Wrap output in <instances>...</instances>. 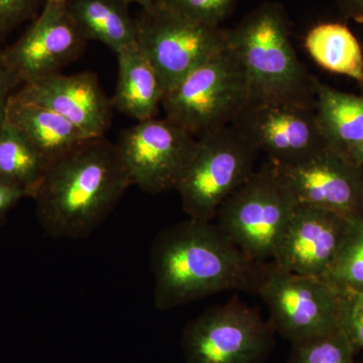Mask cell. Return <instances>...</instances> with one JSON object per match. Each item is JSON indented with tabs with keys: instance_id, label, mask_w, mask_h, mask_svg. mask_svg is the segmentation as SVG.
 <instances>
[{
	"instance_id": "cell-33",
	"label": "cell",
	"mask_w": 363,
	"mask_h": 363,
	"mask_svg": "<svg viewBox=\"0 0 363 363\" xmlns=\"http://www.w3.org/2000/svg\"><path fill=\"white\" fill-rule=\"evenodd\" d=\"M360 215L363 216V196H362V211H360Z\"/></svg>"
},
{
	"instance_id": "cell-12",
	"label": "cell",
	"mask_w": 363,
	"mask_h": 363,
	"mask_svg": "<svg viewBox=\"0 0 363 363\" xmlns=\"http://www.w3.org/2000/svg\"><path fill=\"white\" fill-rule=\"evenodd\" d=\"M87 44L65 6L45 4L40 16L0 58L16 88L39 80L77 60Z\"/></svg>"
},
{
	"instance_id": "cell-27",
	"label": "cell",
	"mask_w": 363,
	"mask_h": 363,
	"mask_svg": "<svg viewBox=\"0 0 363 363\" xmlns=\"http://www.w3.org/2000/svg\"><path fill=\"white\" fill-rule=\"evenodd\" d=\"M26 197L28 196L25 191L0 179V224L6 220L9 211Z\"/></svg>"
},
{
	"instance_id": "cell-23",
	"label": "cell",
	"mask_w": 363,
	"mask_h": 363,
	"mask_svg": "<svg viewBox=\"0 0 363 363\" xmlns=\"http://www.w3.org/2000/svg\"><path fill=\"white\" fill-rule=\"evenodd\" d=\"M355 351L340 330L292 344L286 363H354Z\"/></svg>"
},
{
	"instance_id": "cell-30",
	"label": "cell",
	"mask_w": 363,
	"mask_h": 363,
	"mask_svg": "<svg viewBox=\"0 0 363 363\" xmlns=\"http://www.w3.org/2000/svg\"><path fill=\"white\" fill-rule=\"evenodd\" d=\"M125 1L130 4H138V6H142V9H147V7L154 6L159 0H125Z\"/></svg>"
},
{
	"instance_id": "cell-29",
	"label": "cell",
	"mask_w": 363,
	"mask_h": 363,
	"mask_svg": "<svg viewBox=\"0 0 363 363\" xmlns=\"http://www.w3.org/2000/svg\"><path fill=\"white\" fill-rule=\"evenodd\" d=\"M347 18L363 23V0H336Z\"/></svg>"
},
{
	"instance_id": "cell-13",
	"label": "cell",
	"mask_w": 363,
	"mask_h": 363,
	"mask_svg": "<svg viewBox=\"0 0 363 363\" xmlns=\"http://www.w3.org/2000/svg\"><path fill=\"white\" fill-rule=\"evenodd\" d=\"M350 217L298 204L272 262L283 271L327 279L347 233Z\"/></svg>"
},
{
	"instance_id": "cell-1",
	"label": "cell",
	"mask_w": 363,
	"mask_h": 363,
	"mask_svg": "<svg viewBox=\"0 0 363 363\" xmlns=\"http://www.w3.org/2000/svg\"><path fill=\"white\" fill-rule=\"evenodd\" d=\"M267 264L250 259L213 222L188 218L152 241L155 307L167 311L225 291L257 293Z\"/></svg>"
},
{
	"instance_id": "cell-32",
	"label": "cell",
	"mask_w": 363,
	"mask_h": 363,
	"mask_svg": "<svg viewBox=\"0 0 363 363\" xmlns=\"http://www.w3.org/2000/svg\"><path fill=\"white\" fill-rule=\"evenodd\" d=\"M357 168L363 169V149L362 152H360L359 157H358L357 161Z\"/></svg>"
},
{
	"instance_id": "cell-18",
	"label": "cell",
	"mask_w": 363,
	"mask_h": 363,
	"mask_svg": "<svg viewBox=\"0 0 363 363\" xmlns=\"http://www.w3.org/2000/svg\"><path fill=\"white\" fill-rule=\"evenodd\" d=\"M116 55L118 79L111 98L113 108L138 121L154 118L164 97L156 70L138 44Z\"/></svg>"
},
{
	"instance_id": "cell-20",
	"label": "cell",
	"mask_w": 363,
	"mask_h": 363,
	"mask_svg": "<svg viewBox=\"0 0 363 363\" xmlns=\"http://www.w3.org/2000/svg\"><path fill=\"white\" fill-rule=\"evenodd\" d=\"M305 48L325 70L347 76L363 85L362 47L347 26L338 23H319L306 35Z\"/></svg>"
},
{
	"instance_id": "cell-22",
	"label": "cell",
	"mask_w": 363,
	"mask_h": 363,
	"mask_svg": "<svg viewBox=\"0 0 363 363\" xmlns=\"http://www.w3.org/2000/svg\"><path fill=\"white\" fill-rule=\"evenodd\" d=\"M327 279L341 289L363 290V216L350 217V227Z\"/></svg>"
},
{
	"instance_id": "cell-28",
	"label": "cell",
	"mask_w": 363,
	"mask_h": 363,
	"mask_svg": "<svg viewBox=\"0 0 363 363\" xmlns=\"http://www.w3.org/2000/svg\"><path fill=\"white\" fill-rule=\"evenodd\" d=\"M16 86L0 58V128L6 123L7 105L9 98L16 92Z\"/></svg>"
},
{
	"instance_id": "cell-16",
	"label": "cell",
	"mask_w": 363,
	"mask_h": 363,
	"mask_svg": "<svg viewBox=\"0 0 363 363\" xmlns=\"http://www.w3.org/2000/svg\"><path fill=\"white\" fill-rule=\"evenodd\" d=\"M6 121L37 150L48 168L81 143L93 138L57 112L21 101L13 95L7 105Z\"/></svg>"
},
{
	"instance_id": "cell-4",
	"label": "cell",
	"mask_w": 363,
	"mask_h": 363,
	"mask_svg": "<svg viewBox=\"0 0 363 363\" xmlns=\"http://www.w3.org/2000/svg\"><path fill=\"white\" fill-rule=\"evenodd\" d=\"M297 206L276 164L267 161L222 203L215 224L250 259L267 262Z\"/></svg>"
},
{
	"instance_id": "cell-24",
	"label": "cell",
	"mask_w": 363,
	"mask_h": 363,
	"mask_svg": "<svg viewBox=\"0 0 363 363\" xmlns=\"http://www.w3.org/2000/svg\"><path fill=\"white\" fill-rule=\"evenodd\" d=\"M176 13L205 25L220 26L238 0H159Z\"/></svg>"
},
{
	"instance_id": "cell-3",
	"label": "cell",
	"mask_w": 363,
	"mask_h": 363,
	"mask_svg": "<svg viewBox=\"0 0 363 363\" xmlns=\"http://www.w3.org/2000/svg\"><path fill=\"white\" fill-rule=\"evenodd\" d=\"M228 47L247 78L250 104L297 101L316 104V79L294 50L285 9L264 2L229 30Z\"/></svg>"
},
{
	"instance_id": "cell-26",
	"label": "cell",
	"mask_w": 363,
	"mask_h": 363,
	"mask_svg": "<svg viewBox=\"0 0 363 363\" xmlns=\"http://www.w3.org/2000/svg\"><path fill=\"white\" fill-rule=\"evenodd\" d=\"M47 0H0V48L7 37L40 16Z\"/></svg>"
},
{
	"instance_id": "cell-14",
	"label": "cell",
	"mask_w": 363,
	"mask_h": 363,
	"mask_svg": "<svg viewBox=\"0 0 363 363\" xmlns=\"http://www.w3.org/2000/svg\"><path fill=\"white\" fill-rule=\"evenodd\" d=\"M277 168L298 204L345 216L360 215L363 169L333 150L326 149L296 166Z\"/></svg>"
},
{
	"instance_id": "cell-25",
	"label": "cell",
	"mask_w": 363,
	"mask_h": 363,
	"mask_svg": "<svg viewBox=\"0 0 363 363\" xmlns=\"http://www.w3.org/2000/svg\"><path fill=\"white\" fill-rule=\"evenodd\" d=\"M339 330L347 337L355 352L363 348V290L342 289Z\"/></svg>"
},
{
	"instance_id": "cell-10",
	"label": "cell",
	"mask_w": 363,
	"mask_h": 363,
	"mask_svg": "<svg viewBox=\"0 0 363 363\" xmlns=\"http://www.w3.org/2000/svg\"><path fill=\"white\" fill-rule=\"evenodd\" d=\"M233 125L278 167L302 164L329 149L316 113V104L271 101L250 104Z\"/></svg>"
},
{
	"instance_id": "cell-19",
	"label": "cell",
	"mask_w": 363,
	"mask_h": 363,
	"mask_svg": "<svg viewBox=\"0 0 363 363\" xmlns=\"http://www.w3.org/2000/svg\"><path fill=\"white\" fill-rule=\"evenodd\" d=\"M125 0H66L65 9L86 40H97L116 54L136 43L135 18Z\"/></svg>"
},
{
	"instance_id": "cell-21",
	"label": "cell",
	"mask_w": 363,
	"mask_h": 363,
	"mask_svg": "<svg viewBox=\"0 0 363 363\" xmlns=\"http://www.w3.org/2000/svg\"><path fill=\"white\" fill-rule=\"evenodd\" d=\"M47 169L37 150L6 118L0 128V179L21 188L30 197Z\"/></svg>"
},
{
	"instance_id": "cell-17",
	"label": "cell",
	"mask_w": 363,
	"mask_h": 363,
	"mask_svg": "<svg viewBox=\"0 0 363 363\" xmlns=\"http://www.w3.org/2000/svg\"><path fill=\"white\" fill-rule=\"evenodd\" d=\"M316 113L328 147L357 167L363 149V96L315 82Z\"/></svg>"
},
{
	"instance_id": "cell-15",
	"label": "cell",
	"mask_w": 363,
	"mask_h": 363,
	"mask_svg": "<svg viewBox=\"0 0 363 363\" xmlns=\"http://www.w3.org/2000/svg\"><path fill=\"white\" fill-rule=\"evenodd\" d=\"M13 96L57 112L91 138L105 136L113 118L111 98L93 72L52 74L21 86Z\"/></svg>"
},
{
	"instance_id": "cell-2",
	"label": "cell",
	"mask_w": 363,
	"mask_h": 363,
	"mask_svg": "<svg viewBox=\"0 0 363 363\" xmlns=\"http://www.w3.org/2000/svg\"><path fill=\"white\" fill-rule=\"evenodd\" d=\"M133 182L116 143L93 138L52 164L30 198L56 240H83L101 225Z\"/></svg>"
},
{
	"instance_id": "cell-8",
	"label": "cell",
	"mask_w": 363,
	"mask_h": 363,
	"mask_svg": "<svg viewBox=\"0 0 363 363\" xmlns=\"http://www.w3.org/2000/svg\"><path fill=\"white\" fill-rule=\"evenodd\" d=\"M257 295L281 337L300 342L339 330L342 289L329 279L283 271L267 264Z\"/></svg>"
},
{
	"instance_id": "cell-11",
	"label": "cell",
	"mask_w": 363,
	"mask_h": 363,
	"mask_svg": "<svg viewBox=\"0 0 363 363\" xmlns=\"http://www.w3.org/2000/svg\"><path fill=\"white\" fill-rule=\"evenodd\" d=\"M196 143L178 124L154 117L124 130L116 145L133 185L157 195L178 187Z\"/></svg>"
},
{
	"instance_id": "cell-31",
	"label": "cell",
	"mask_w": 363,
	"mask_h": 363,
	"mask_svg": "<svg viewBox=\"0 0 363 363\" xmlns=\"http://www.w3.org/2000/svg\"><path fill=\"white\" fill-rule=\"evenodd\" d=\"M66 0H47L45 4H54V6H64Z\"/></svg>"
},
{
	"instance_id": "cell-5",
	"label": "cell",
	"mask_w": 363,
	"mask_h": 363,
	"mask_svg": "<svg viewBox=\"0 0 363 363\" xmlns=\"http://www.w3.org/2000/svg\"><path fill=\"white\" fill-rule=\"evenodd\" d=\"M250 104L245 71L227 47L164 93V117L199 138L231 125Z\"/></svg>"
},
{
	"instance_id": "cell-9",
	"label": "cell",
	"mask_w": 363,
	"mask_h": 363,
	"mask_svg": "<svg viewBox=\"0 0 363 363\" xmlns=\"http://www.w3.org/2000/svg\"><path fill=\"white\" fill-rule=\"evenodd\" d=\"M274 330L259 310L238 300L214 306L184 330L185 363H262L274 346Z\"/></svg>"
},
{
	"instance_id": "cell-6",
	"label": "cell",
	"mask_w": 363,
	"mask_h": 363,
	"mask_svg": "<svg viewBox=\"0 0 363 363\" xmlns=\"http://www.w3.org/2000/svg\"><path fill=\"white\" fill-rule=\"evenodd\" d=\"M259 150L233 125L197 138L177 192L189 218L213 221L222 203L252 175Z\"/></svg>"
},
{
	"instance_id": "cell-7",
	"label": "cell",
	"mask_w": 363,
	"mask_h": 363,
	"mask_svg": "<svg viewBox=\"0 0 363 363\" xmlns=\"http://www.w3.org/2000/svg\"><path fill=\"white\" fill-rule=\"evenodd\" d=\"M136 43L156 70L164 93L228 47L229 30L186 18L161 1L142 9Z\"/></svg>"
}]
</instances>
